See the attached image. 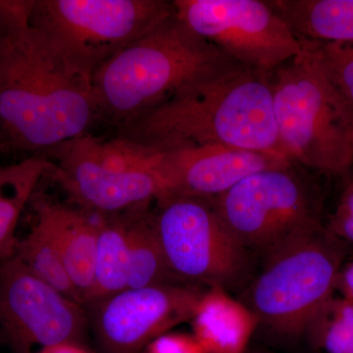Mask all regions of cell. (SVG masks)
Returning a JSON list of instances; mask_svg holds the SVG:
<instances>
[{"label": "cell", "instance_id": "cell-1", "mask_svg": "<svg viewBox=\"0 0 353 353\" xmlns=\"http://www.w3.org/2000/svg\"><path fill=\"white\" fill-rule=\"evenodd\" d=\"M32 0H0V150L50 152L97 122L90 83L30 22Z\"/></svg>", "mask_w": 353, "mask_h": 353}, {"label": "cell", "instance_id": "cell-2", "mask_svg": "<svg viewBox=\"0 0 353 353\" xmlns=\"http://www.w3.org/2000/svg\"><path fill=\"white\" fill-rule=\"evenodd\" d=\"M116 137L157 152L224 146L285 155L276 128L271 75L239 64L181 88Z\"/></svg>", "mask_w": 353, "mask_h": 353}, {"label": "cell", "instance_id": "cell-3", "mask_svg": "<svg viewBox=\"0 0 353 353\" xmlns=\"http://www.w3.org/2000/svg\"><path fill=\"white\" fill-rule=\"evenodd\" d=\"M232 64L174 14L95 72L90 88L97 122L118 131L181 88Z\"/></svg>", "mask_w": 353, "mask_h": 353}, {"label": "cell", "instance_id": "cell-4", "mask_svg": "<svg viewBox=\"0 0 353 353\" xmlns=\"http://www.w3.org/2000/svg\"><path fill=\"white\" fill-rule=\"evenodd\" d=\"M271 82L285 154L303 168L347 178L353 167V128L306 44L272 74Z\"/></svg>", "mask_w": 353, "mask_h": 353}, {"label": "cell", "instance_id": "cell-5", "mask_svg": "<svg viewBox=\"0 0 353 353\" xmlns=\"http://www.w3.org/2000/svg\"><path fill=\"white\" fill-rule=\"evenodd\" d=\"M301 168L292 161L259 172L208 199L239 243L264 262L325 229L321 192Z\"/></svg>", "mask_w": 353, "mask_h": 353}, {"label": "cell", "instance_id": "cell-6", "mask_svg": "<svg viewBox=\"0 0 353 353\" xmlns=\"http://www.w3.org/2000/svg\"><path fill=\"white\" fill-rule=\"evenodd\" d=\"M48 152L53 167L48 176L90 214H117L166 194L161 153L126 139L102 141L87 134Z\"/></svg>", "mask_w": 353, "mask_h": 353}, {"label": "cell", "instance_id": "cell-7", "mask_svg": "<svg viewBox=\"0 0 353 353\" xmlns=\"http://www.w3.org/2000/svg\"><path fill=\"white\" fill-rule=\"evenodd\" d=\"M174 14L167 0H32L30 22L90 83L102 65Z\"/></svg>", "mask_w": 353, "mask_h": 353}, {"label": "cell", "instance_id": "cell-8", "mask_svg": "<svg viewBox=\"0 0 353 353\" xmlns=\"http://www.w3.org/2000/svg\"><path fill=\"white\" fill-rule=\"evenodd\" d=\"M343 257L341 240L322 230L265 261L243 303L259 327L279 338L306 336L316 315L333 297Z\"/></svg>", "mask_w": 353, "mask_h": 353}, {"label": "cell", "instance_id": "cell-9", "mask_svg": "<svg viewBox=\"0 0 353 353\" xmlns=\"http://www.w3.org/2000/svg\"><path fill=\"white\" fill-rule=\"evenodd\" d=\"M152 212L167 268L176 282L227 290L248 278L252 255L208 199L160 197Z\"/></svg>", "mask_w": 353, "mask_h": 353}, {"label": "cell", "instance_id": "cell-10", "mask_svg": "<svg viewBox=\"0 0 353 353\" xmlns=\"http://www.w3.org/2000/svg\"><path fill=\"white\" fill-rule=\"evenodd\" d=\"M183 24L234 63L270 76L303 50L267 0H173Z\"/></svg>", "mask_w": 353, "mask_h": 353}, {"label": "cell", "instance_id": "cell-11", "mask_svg": "<svg viewBox=\"0 0 353 353\" xmlns=\"http://www.w3.org/2000/svg\"><path fill=\"white\" fill-rule=\"evenodd\" d=\"M85 311L17 257L0 260V329L18 353L81 343L87 327Z\"/></svg>", "mask_w": 353, "mask_h": 353}, {"label": "cell", "instance_id": "cell-12", "mask_svg": "<svg viewBox=\"0 0 353 353\" xmlns=\"http://www.w3.org/2000/svg\"><path fill=\"white\" fill-rule=\"evenodd\" d=\"M204 290L199 285L163 284L127 289L90 305L104 353H145L172 328L190 322Z\"/></svg>", "mask_w": 353, "mask_h": 353}, {"label": "cell", "instance_id": "cell-13", "mask_svg": "<svg viewBox=\"0 0 353 353\" xmlns=\"http://www.w3.org/2000/svg\"><path fill=\"white\" fill-rule=\"evenodd\" d=\"M160 153L161 175L166 185L164 196L201 199H215L246 176L292 162L289 157L280 153L224 146H203Z\"/></svg>", "mask_w": 353, "mask_h": 353}, {"label": "cell", "instance_id": "cell-14", "mask_svg": "<svg viewBox=\"0 0 353 353\" xmlns=\"http://www.w3.org/2000/svg\"><path fill=\"white\" fill-rule=\"evenodd\" d=\"M28 208L32 209V223L57 248L85 306L94 285L97 216L94 219L90 213L53 201L38 190Z\"/></svg>", "mask_w": 353, "mask_h": 353}, {"label": "cell", "instance_id": "cell-15", "mask_svg": "<svg viewBox=\"0 0 353 353\" xmlns=\"http://www.w3.org/2000/svg\"><path fill=\"white\" fill-rule=\"evenodd\" d=\"M190 322L192 334L208 353H248L259 328L252 311L219 287L204 290Z\"/></svg>", "mask_w": 353, "mask_h": 353}, {"label": "cell", "instance_id": "cell-16", "mask_svg": "<svg viewBox=\"0 0 353 353\" xmlns=\"http://www.w3.org/2000/svg\"><path fill=\"white\" fill-rule=\"evenodd\" d=\"M301 43H353V0H268Z\"/></svg>", "mask_w": 353, "mask_h": 353}, {"label": "cell", "instance_id": "cell-17", "mask_svg": "<svg viewBox=\"0 0 353 353\" xmlns=\"http://www.w3.org/2000/svg\"><path fill=\"white\" fill-rule=\"evenodd\" d=\"M52 167L50 160L39 157L0 165V260L13 256L21 216Z\"/></svg>", "mask_w": 353, "mask_h": 353}, {"label": "cell", "instance_id": "cell-18", "mask_svg": "<svg viewBox=\"0 0 353 353\" xmlns=\"http://www.w3.org/2000/svg\"><path fill=\"white\" fill-rule=\"evenodd\" d=\"M97 216L94 285L85 306L103 301L128 289L129 245L126 213Z\"/></svg>", "mask_w": 353, "mask_h": 353}, {"label": "cell", "instance_id": "cell-19", "mask_svg": "<svg viewBox=\"0 0 353 353\" xmlns=\"http://www.w3.org/2000/svg\"><path fill=\"white\" fill-rule=\"evenodd\" d=\"M152 204L125 211L129 245L128 289L179 283L167 268L153 225Z\"/></svg>", "mask_w": 353, "mask_h": 353}, {"label": "cell", "instance_id": "cell-20", "mask_svg": "<svg viewBox=\"0 0 353 353\" xmlns=\"http://www.w3.org/2000/svg\"><path fill=\"white\" fill-rule=\"evenodd\" d=\"M14 256L37 277L85 307L83 299L57 248L34 223L32 222L24 236H17Z\"/></svg>", "mask_w": 353, "mask_h": 353}, {"label": "cell", "instance_id": "cell-21", "mask_svg": "<svg viewBox=\"0 0 353 353\" xmlns=\"http://www.w3.org/2000/svg\"><path fill=\"white\" fill-rule=\"evenodd\" d=\"M306 334L327 353H353V301L332 297L316 315Z\"/></svg>", "mask_w": 353, "mask_h": 353}, {"label": "cell", "instance_id": "cell-22", "mask_svg": "<svg viewBox=\"0 0 353 353\" xmlns=\"http://www.w3.org/2000/svg\"><path fill=\"white\" fill-rule=\"evenodd\" d=\"M303 43L312 52L353 128V43Z\"/></svg>", "mask_w": 353, "mask_h": 353}, {"label": "cell", "instance_id": "cell-23", "mask_svg": "<svg viewBox=\"0 0 353 353\" xmlns=\"http://www.w3.org/2000/svg\"><path fill=\"white\" fill-rule=\"evenodd\" d=\"M347 178V185L327 231L339 240L353 243V173Z\"/></svg>", "mask_w": 353, "mask_h": 353}, {"label": "cell", "instance_id": "cell-24", "mask_svg": "<svg viewBox=\"0 0 353 353\" xmlns=\"http://www.w3.org/2000/svg\"><path fill=\"white\" fill-rule=\"evenodd\" d=\"M145 353H208L194 334L168 332L158 336Z\"/></svg>", "mask_w": 353, "mask_h": 353}, {"label": "cell", "instance_id": "cell-25", "mask_svg": "<svg viewBox=\"0 0 353 353\" xmlns=\"http://www.w3.org/2000/svg\"><path fill=\"white\" fill-rule=\"evenodd\" d=\"M336 290H340L343 297L353 301V261L341 269L336 281Z\"/></svg>", "mask_w": 353, "mask_h": 353}, {"label": "cell", "instance_id": "cell-26", "mask_svg": "<svg viewBox=\"0 0 353 353\" xmlns=\"http://www.w3.org/2000/svg\"><path fill=\"white\" fill-rule=\"evenodd\" d=\"M36 353H92L87 348L83 347L82 343H62V345H54L43 350H39Z\"/></svg>", "mask_w": 353, "mask_h": 353}, {"label": "cell", "instance_id": "cell-27", "mask_svg": "<svg viewBox=\"0 0 353 353\" xmlns=\"http://www.w3.org/2000/svg\"><path fill=\"white\" fill-rule=\"evenodd\" d=\"M248 353H269V352H264V350H252V352H248Z\"/></svg>", "mask_w": 353, "mask_h": 353}]
</instances>
